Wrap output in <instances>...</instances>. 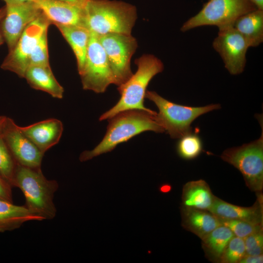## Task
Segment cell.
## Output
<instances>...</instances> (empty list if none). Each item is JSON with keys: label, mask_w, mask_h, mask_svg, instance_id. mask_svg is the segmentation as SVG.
<instances>
[{"label": "cell", "mask_w": 263, "mask_h": 263, "mask_svg": "<svg viewBox=\"0 0 263 263\" xmlns=\"http://www.w3.org/2000/svg\"><path fill=\"white\" fill-rule=\"evenodd\" d=\"M217 36L212 42L214 49L219 54L225 67L232 75L243 72L245 67L247 43L233 26L218 29Z\"/></svg>", "instance_id": "cell-11"}, {"label": "cell", "mask_w": 263, "mask_h": 263, "mask_svg": "<svg viewBox=\"0 0 263 263\" xmlns=\"http://www.w3.org/2000/svg\"><path fill=\"white\" fill-rule=\"evenodd\" d=\"M203 141L195 132H189L179 138L176 145L178 155L185 160H192L197 157L202 152Z\"/></svg>", "instance_id": "cell-24"}, {"label": "cell", "mask_w": 263, "mask_h": 263, "mask_svg": "<svg viewBox=\"0 0 263 263\" xmlns=\"http://www.w3.org/2000/svg\"><path fill=\"white\" fill-rule=\"evenodd\" d=\"M83 89L104 93L114 79L105 52L98 36L91 33L84 66L78 73Z\"/></svg>", "instance_id": "cell-8"}, {"label": "cell", "mask_w": 263, "mask_h": 263, "mask_svg": "<svg viewBox=\"0 0 263 263\" xmlns=\"http://www.w3.org/2000/svg\"><path fill=\"white\" fill-rule=\"evenodd\" d=\"M12 187L0 175V198L12 202Z\"/></svg>", "instance_id": "cell-30"}, {"label": "cell", "mask_w": 263, "mask_h": 263, "mask_svg": "<svg viewBox=\"0 0 263 263\" xmlns=\"http://www.w3.org/2000/svg\"><path fill=\"white\" fill-rule=\"evenodd\" d=\"M209 211L220 219L239 220L263 224V196L260 194L254 205L249 207L233 205L216 196Z\"/></svg>", "instance_id": "cell-16"}, {"label": "cell", "mask_w": 263, "mask_h": 263, "mask_svg": "<svg viewBox=\"0 0 263 263\" xmlns=\"http://www.w3.org/2000/svg\"><path fill=\"white\" fill-rule=\"evenodd\" d=\"M42 220L24 206H17L0 198V232L17 229L28 221Z\"/></svg>", "instance_id": "cell-22"}, {"label": "cell", "mask_w": 263, "mask_h": 263, "mask_svg": "<svg viewBox=\"0 0 263 263\" xmlns=\"http://www.w3.org/2000/svg\"><path fill=\"white\" fill-rule=\"evenodd\" d=\"M21 132L43 153L57 144L62 136L63 126L56 118H49L20 127Z\"/></svg>", "instance_id": "cell-15"}, {"label": "cell", "mask_w": 263, "mask_h": 263, "mask_svg": "<svg viewBox=\"0 0 263 263\" xmlns=\"http://www.w3.org/2000/svg\"><path fill=\"white\" fill-rule=\"evenodd\" d=\"M263 255H245L240 261L239 263H262Z\"/></svg>", "instance_id": "cell-31"}, {"label": "cell", "mask_w": 263, "mask_h": 263, "mask_svg": "<svg viewBox=\"0 0 263 263\" xmlns=\"http://www.w3.org/2000/svg\"><path fill=\"white\" fill-rule=\"evenodd\" d=\"M5 2V4H13L25 1H34V0H2Z\"/></svg>", "instance_id": "cell-35"}, {"label": "cell", "mask_w": 263, "mask_h": 263, "mask_svg": "<svg viewBox=\"0 0 263 263\" xmlns=\"http://www.w3.org/2000/svg\"><path fill=\"white\" fill-rule=\"evenodd\" d=\"M6 117L7 116H4V115L0 116V131L3 125V123L6 118Z\"/></svg>", "instance_id": "cell-36"}, {"label": "cell", "mask_w": 263, "mask_h": 263, "mask_svg": "<svg viewBox=\"0 0 263 263\" xmlns=\"http://www.w3.org/2000/svg\"><path fill=\"white\" fill-rule=\"evenodd\" d=\"M257 9L263 10V0H251Z\"/></svg>", "instance_id": "cell-34"}, {"label": "cell", "mask_w": 263, "mask_h": 263, "mask_svg": "<svg viewBox=\"0 0 263 263\" xmlns=\"http://www.w3.org/2000/svg\"><path fill=\"white\" fill-rule=\"evenodd\" d=\"M246 255H259L263 253V230L253 233L244 239Z\"/></svg>", "instance_id": "cell-29"}, {"label": "cell", "mask_w": 263, "mask_h": 263, "mask_svg": "<svg viewBox=\"0 0 263 263\" xmlns=\"http://www.w3.org/2000/svg\"><path fill=\"white\" fill-rule=\"evenodd\" d=\"M85 7L87 0H61Z\"/></svg>", "instance_id": "cell-33"}, {"label": "cell", "mask_w": 263, "mask_h": 263, "mask_svg": "<svg viewBox=\"0 0 263 263\" xmlns=\"http://www.w3.org/2000/svg\"><path fill=\"white\" fill-rule=\"evenodd\" d=\"M5 8L0 28L9 51L15 47L26 27L42 11L34 1L5 4Z\"/></svg>", "instance_id": "cell-12"}, {"label": "cell", "mask_w": 263, "mask_h": 263, "mask_svg": "<svg viewBox=\"0 0 263 263\" xmlns=\"http://www.w3.org/2000/svg\"><path fill=\"white\" fill-rule=\"evenodd\" d=\"M152 111L129 110L121 112L109 120L105 136L92 150L82 152L79 160L84 162L113 150L118 144L146 131L165 132Z\"/></svg>", "instance_id": "cell-1"}, {"label": "cell", "mask_w": 263, "mask_h": 263, "mask_svg": "<svg viewBox=\"0 0 263 263\" xmlns=\"http://www.w3.org/2000/svg\"><path fill=\"white\" fill-rule=\"evenodd\" d=\"M180 211L182 226L201 239L222 225L209 210L181 206Z\"/></svg>", "instance_id": "cell-17"}, {"label": "cell", "mask_w": 263, "mask_h": 263, "mask_svg": "<svg viewBox=\"0 0 263 263\" xmlns=\"http://www.w3.org/2000/svg\"><path fill=\"white\" fill-rule=\"evenodd\" d=\"M85 27L98 37L111 33L131 34L136 19V7L128 3L110 0H87Z\"/></svg>", "instance_id": "cell-2"}, {"label": "cell", "mask_w": 263, "mask_h": 263, "mask_svg": "<svg viewBox=\"0 0 263 263\" xmlns=\"http://www.w3.org/2000/svg\"><path fill=\"white\" fill-rule=\"evenodd\" d=\"M257 118L262 125L260 137L241 146L227 149L221 157L241 172L251 191L258 193L263 188V127L262 116L258 115Z\"/></svg>", "instance_id": "cell-6"}, {"label": "cell", "mask_w": 263, "mask_h": 263, "mask_svg": "<svg viewBox=\"0 0 263 263\" xmlns=\"http://www.w3.org/2000/svg\"><path fill=\"white\" fill-rule=\"evenodd\" d=\"M18 165L0 133V175L12 187Z\"/></svg>", "instance_id": "cell-25"}, {"label": "cell", "mask_w": 263, "mask_h": 263, "mask_svg": "<svg viewBox=\"0 0 263 263\" xmlns=\"http://www.w3.org/2000/svg\"><path fill=\"white\" fill-rule=\"evenodd\" d=\"M219 219L221 224L229 228L234 236L241 238L244 239L253 233L263 230V224L239 220Z\"/></svg>", "instance_id": "cell-26"}, {"label": "cell", "mask_w": 263, "mask_h": 263, "mask_svg": "<svg viewBox=\"0 0 263 263\" xmlns=\"http://www.w3.org/2000/svg\"><path fill=\"white\" fill-rule=\"evenodd\" d=\"M0 133L18 164L32 169L41 168L44 153L21 132L14 120L6 117Z\"/></svg>", "instance_id": "cell-13"}, {"label": "cell", "mask_w": 263, "mask_h": 263, "mask_svg": "<svg viewBox=\"0 0 263 263\" xmlns=\"http://www.w3.org/2000/svg\"><path fill=\"white\" fill-rule=\"evenodd\" d=\"M51 24L50 21L42 12L35 20L29 24L15 47L9 51L1 64V68L24 78L28 67L30 55L42 34L48 29Z\"/></svg>", "instance_id": "cell-10"}, {"label": "cell", "mask_w": 263, "mask_h": 263, "mask_svg": "<svg viewBox=\"0 0 263 263\" xmlns=\"http://www.w3.org/2000/svg\"><path fill=\"white\" fill-rule=\"evenodd\" d=\"M24 78L32 88L46 92L54 98H62L64 88L55 78L50 66H29Z\"/></svg>", "instance_id": "cell-18"}, {"label": "cell", "mask_w": 263, "mask_h": 263, "mask_svg": "<svg viewBox=\"0 0 263 263\" xmlns=\"http://www.w3.org/2000/svg\"><path fill=\"white\" fill-rule=\"evenodd\" d=\"M145 98L152 101L159 112L156 114L161 126L173 139H179L192 132L191 125L200 115L221 108L220 104L191 107L171 102L154 91H147Z\"/></svg>", "instance_id": "cell-5"}, {"label": "cell", "mask_w": 263, "mask_h": 263, "mask_svg": "<svg viewBox=\"0 0 263 263\" xmlns=\"http://www.w3.org/2000/svg\"><path fill=\"white\" fill-rule=\"evenodd\" d=\"M215 197L205 180L189 181L183 186L181 206L209 210Z\"/></svg>", "instance_id": "cell-19"}, {"label": "cell", "mask_w": 263, "mask_h": 263, "mask_svg": "<svg viewBox=\"0 0 263 263\" xmlns=\"http://www.w3.org/2000/svg\"><path fill=\"white\" fill-rule=\"evenodd\" d=\"M47 32L46 30L30 55L28 67L30 66H50L48 51Z\"/></svg>", "instance_id": "cell-28"}, {"label": "cell", "mask_w": 263, "mask_h": 263, "mask_svg": "<svg viewBox=\"0 0 263 263\" xmlns=\"http://www.w3.org/2000/svg\"><path fill=\"white\" fill-rule=\"evenodd\" d=\"M234 236L227 227L221 225L202 239V247L211 261L220 262L229 242Z\"/></svg>", "instance_id": "cell-23"}, {"label": "cell", "mask_w": 263, "mask_h": 263, "mask_svg": "<svg viewBox=\"0 0 263 263\" xmlns=\"http://www.w3.org/2000/svg\"><path fill=\"white\" fill-rule=\"evenodd\" d=\"M5 11H6L5 5L0 8V23L5 14ZM4 39L3 38V37L2 35L0 28V46L2 45L4 43Z\"/></svg>", "instance_id": "cell-32"}, {"label": "cell", "mask_w": 263, "mask_h": 263, "mask_svg": "<svg viewBox=\"0 0 263 263\" xmlns=\"http://www.w3.org/2000/svg\"><path fill=\"white\" fill-rule=\"evenodd\" d=\"M257 9L251 0H208L180 30L184 32L203 26H216L218 29L233 26L238 18Z\"/></svg>", "instance_id": "cell-7"}, {"label": "cell", "mask_w": 263, "mask_h": 263, "mask_svg": "<svg viewBox=\"0 0 263 263\" xmlns=\"http://www.w3.org/2000/svg\"><path fill=\"white\" fill-rule=\"evenodd\" d=\"M14 187L19 188L25 199L24 206L33 214L43 220L54 219L56 208L53 199L58 184L55 180H48L41 168L32 169L18 164Z\"/></svg>", "instance_id": "cell-3"}, {"label": "cell", "mask_w": 263, "mask_h": 263, "mask_svg": "<svg viewBox=\"0 0 263 263\" xmlns=\"http://www.w3.org/2000/svg\"><path fill=\"white\" fill-rule=\"evenodd\" d=\"M98 37L107 56L113 75L114 84L119 86L133 75L131 60L137 47V42L131 34L111 33Z\"/></svg>", "instance_id": "cell-9"}, {"label": "cell", "mask_w": 263, "mask_h": 263, "mask_svg": "<svg viewBox=\"0 0 263 263\" xmlns=\"http://www.w3.org/2000/svg\"><path fill=\"white\" fill-rule=\"evenodd\" d=\"M245 255L244 239L234 236L229 242L219 263H239Z\"/></svg>", "instance_id": "cell-27"}, {"label": "cell", "mask_w": 263, "mask_h": 263, "mask_svg": "<svg viewBox=\"0 0 263 263\" xmlns=\"http://www.w3.org/2000/svg\"><path fill=\"white\" fill-rule=\"evenodd\" d=\"M71 46L76 59L79 73L85 63L91 33L83 26L55 25Z\"/></svg>", "instance_id": "cell-21"}, {"label": "cell", "mask_w": 263, "mask_h": 263, "mask_svg": "<svg viewBox=\"0 0 263 263\" xmlns=\"http://www.w3.org/2000/svg\"><path fill=\"white\" fill-rule=\"evenodd\" d=\"M34 1L51 24L86 27L85 7L61 0Z\"/></svg>", "instance_id": "cell-14"}, {"label": "cell", "mask_w": 263, "mask_h": 263, "mask_svg": "<svg viewBox=\"0 0 263 263\" xmlns=\"http://www.w3.org/2000/svg\"><path fill=\"white\" fill-rule=\"evenodd\" d=\"M137 70L124 83L118 86L120 98L117 103L103 113L99 120H108L117 113L129 110L150 111L144 104L146 89L149 82L164 70V64L158 57L144 54L135 60Z\"/></svg>", "instance_id": "cell-4"}, {"label": "cell", "mask_w": 263, "mask_h": 263, "mask_svg": "<svg viewBox=\"0 0 263 263\" xmlns=\"http://www.w3.org/2000/svg\"><path fill=\"white\" fill-rule=\"evenodd\" d=\"M233 26L249 47L258 46L263 42V10L257 9L241 16Z\"/></svg>", "instance_id": "cell-20"}]
</instances>
